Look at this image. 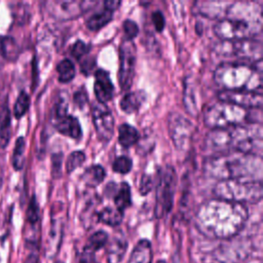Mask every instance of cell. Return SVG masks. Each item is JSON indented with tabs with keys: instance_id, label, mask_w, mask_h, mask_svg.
<instances>
[{
	"instance_id": "6da1fadb",
	"label": "cell",
	"mask_w": 263,
	"mask_h": 263,
	"mask_svg": "<svg viewBox=\"0 0 263 263\" xmlns=\"http://www.w3.org/2000/svg\"><path fill=\"white\" fill-rule=\"evenodd\" d=\"M249 217L245 204L220 198L202 202L195 215V225L200 233L211 238L227 239L235 236Z\"/></svg>"
},
{
	"instance_id": "7a4b0ae2",
	"label": "cell",
	"mask_w": 263,
	"mask_h": 263,
	"mask_svg": "<svg viewBox=\"0 0 263 263\" xmlns=\"http://www.w3.org/2000/svg\"><path fill=\"white\" fill-rule=\"evenodd\" d=\"M204 148L212 155L229 151L262 156V126L245 123L211 129L204 138Z\"/></svg>"
},
{
	"instance_id": "3957f363",
	"label": "cell",
	"mask_w": 263,
	"mask_h": 263,
	"mask_svg": "<svg viewBox=\"0 0 263 263\" xmlns=\"http://www.w3.org/2000/svg\"><path fill=\"white\" fill-rule=\"evenodd\" d=\"M204 171L218 181H262V158L229 151L210 156L204 162Z\"/></svg>"
},
{
	"instance_id": "277c9868",
	"label": "cell",
	"mask_w": 263,
	"mask_h": 263,
	"mask_svg": "<svg viewBox=\"0 0 263 263\" xmlns=\"http://www.w3.org/2000/svg\"><path fill=\"white\" fill-rule=\"evenodd\" d=\"M262 8L254 2H232L226 15L214 26L220 40L252 39L261 30Z\"/></svg>"
},
{
	"instance_id": "5b68a950",
	"label": "cell",
	"mask_w": 263,
	"mask_h": 263,
	"mask_svg": "<svg viewBox=\"0 0 263 263\" xmlns=\"http://www.w3.org/2000/svg\"><path fill=\"white\" fill-rule=\"evenodd\" d=\"M261 62H223L214 71V81L222 90L262 92Z\"/></svg>"
},
{
	"instance_id": "8992f818",
	"label": "cell",
	"mask_w": 263,
	"mask_h": 263,
	"mask_svg": "<svg viewBox=\"0 0 263 263\" xmlns=\"http://www.w3.org/2000/svg\"><path fill=\"white\" fill-rule=\"evenodd\" d=\"M204 124L210 128H224L245 123L261 124V109H246L231 103L219 101L206 108Z\"/></svg>"
},
{
	"instance_id": "52a82bcc",
	"label": "cell",
	"mask_w": 263,
	"mask_h": 263,
	"mask_svg": "<svg viewBox=\"0 0 263 263\" xmlns=\"http://www.w3.org/2000/svg\"><path fill=\"white\" fill-rule=\"evenodd\" d=\"M216 198L237 202L256 203L262 197V181H218L213 189Z\"/></svg>"
},
{
	"instance_id": "ba28073f",
	"label": "cell",
	"mask_w": 263,
	"mask_h": 263,
	"mask_svg": "<svg viewBox=\"0 0 263 263\" xmlns=\"http://www.w3.org/2000/svg\"><path fill=\"white\" fill-rule=\"evenodd\" d=\"M177 176L174 167L164 165L158 170L155 193V217L160 219L167 215L174 203Z\"/></svg>"
},
{
	"instance_id": "9c48e42d",
	"label": "cell",
	"mask_w": 263,
	"mask_h": 263,
	"mask_svg": "<svg viewBox=\"0 0 263 263\" xmlns=\"http://www.w3.org/2000/svg\"><path fill=\"white\" fill-rule=\"evenodd\" d=\"M216 53L238 59L239 62L256 63L262 61V44L254 39L220 40L214 45Z\"/></svg>"
},
{
	"instance_id": "30bf717a",
	"label": "cell",
	"mask_w": 263,
	"mask_h": 263,
	"mask_svg": "<svg viewBox=\"0 0 263 263\" xmlns=\"http://www.w3.org/2000/svg\"><path fill=\"white\" fill-rule=\"evenodd\" d=\"M137 49L133 40L123 39L119 46L118 81L122 90H128L133 84L136 68Z\"/></svg>"
},
{
	"instance_id": "8fae6325",
	"label": "cell",
	"mask_w": 263,
	"mask_h": 263,
	"mask_svg": "<svg viewBox=\"0 0 263 263\" xmlns=\"http://www.w3.org/2000/svg\"><path fill=\"white\" fill-rule=\"evenodd\" d=\"M168 130L174 145L182 151L190 148L194 126L185 116L179 113H171L168 116Z\"/></svg>"
},
{
	"instance_id": "7c38bea8",
	"label": "cell",
	"mask_w": 263,
	"mask_h": 263,
	"mask_svg": "<svg viewBox=\"0 0 263 263\" xmlns=\"http://www.w3.org/2000/svg\"><path fill=\"white\" fill-rule=\"evenodd\" d=\"M91 117L98 138L109 142L114 135V117L106 104L93 103L91 106Z\"/></svg>"
},
{
	"instance_id": "4fadbf2b",
	"label": "cell",
	"mask_w": 263,
	"mask_h": 263,
	"mask_svg": "<svg viewBox=\"0 0 263 263\" xmlns=\"http://www.w3.org/2000/svg\"><path fill=\"white\" fill-rule=\"evenodd\" d=\"M219 101L234 104L246 109H261L262 92L249 90H221L218 92Z\"/></svg>"
},
{
	"instance_id": "5bb4252c",
	"label": "cell",
	"mask_w": 263,
	"mask_h": 263,
	"mask_svg": "<svg viewBox=\"0 0 263 263\" xmlns=\"http://www.w3.org/2000/svg\"><path fill=\"white\" fill-rule=\"evenodd\" d=\"M96 2L90 1H51L47 3L51 15L60 20H68L81 15Z\"/></svg>"
},
{
	"instance_id": "9a60e30c",
	"label": "cell",
	"mask_w": 263,
	"mask_h": 263,
	"mask_svg": "<svg viewBox=\"0 0 263 263\" xmlns=\"http://www.w3.org/2000/svg\"><path fill=\"white\" fill-rule=\"evenodd\" d=\"M64 236V220L61 217H52L47 238L45 241L44 255L47 259L57 257Z\"/></svg>"
},
{
	"instance_id": "2e32d148",
	"label": "cell",
	"mask_w": 263,
	"mask_h": 263,
	"mask_svg": "<svg viewBox=\"0 0 263 263\" xmlns=\"http://www.w3.org/2000/svg\"><path fill=\"white\" fill-rule=\"evenodd\" d=\"M93 91L99 103L106 104L111 101L114 95V85L109 72L104 69H98L95 73Z\"/></svg>"
},
{
	"instance_id": "e0dca14e",
	"label": "cell",
	"mask_w": 263,
	"mask_h": 263,
	"mask_svg": "<svg viewBox=\"0 0 263 263\" xmlns=\"http://www.w3.org/2000/svg\"><path fill=\"white\" fill-rule=\"evenodd\" d=\"M51 119L54 127L60 134L76 141H79L81 139L82 128L79 123V120L75 116L71 114H66Z\"/></svg>"
},
{
	"instance_id": "ac0fdd59",
	"label": "cell",
	"mask_w": 263,
	"mask_h": 263,
	"mask_svg": "<svg viewBox=\"0 0 263 263\" xmlns=\"http://www.w3.org/2000/svg\"><path fill=\"white\" fill-rule=\"evenodd\" d=\"M231 3L226 1H200L195 3V9L197 13L203 16L221 20L226 15Z\"/></svg>"
},
{
	"instance_id": "d6986e66",
	"label": "cell",
	"mask_w": 263,
	"mask_h": 263,
	"mask_svg": "<svg viewBox=\"0 0 263 263\" xmlns=\"http://www.w3.org/2000/svg\"><path fill=\"white\" fill-rule=\"evenodd\" d=\"M127 250V240L123 234H115L108 239L106 254L108 263H120Z\"/></svg>"
},
{
	"instance_id": "ffe728a7",
	"label": "cell",
	"mask_w": 263,
	"mask_h": 263,
	"mask_svg": "<svg viewBox=\"0 0 263 263\" xmlns=\"http://www.w3.org/2000/svg\"><path fill=\"white\" fill-rule=\"evenodd\" d=\"M153 252L151 241L147 238L138 240L135 245L127 263H152Z\"/></svg>"
},
{
	"instance_id": "44dd1931",
	"label": "cell",
	"mask_w": 263,
	"mask_h": 263,
	"mask_svg": "<svg viewBox=\"0 0 263 263\" xmlns=\"http://www.w3.org/2000/svg\"><path fill=\"white\" fill-rule=\"evenodd\" d=\"M146 100V93L143 90L128 91L120 100V108L125 113L136 112Z\"/></svg>"
},
{
	"instance_id": "7402d4cb",
	"label": "cell",
	"mask_w": 263,
	"mask_h": 263,
	"mask_svg": "<svg viewBox=\"0 0 263 263\" xmlns=\"http://www.w3.org/2000/svg\"><path fill=\"white\" fill-rule=\"evenodd\" d=\"M97 220L111 227L121 224L123 220V212L115 206H105L97 213Z\"/></svg>"
},
{
	"instance_id": "603a6c76",
	"label": "cell",
	"mask_w": 263,
	"mask_h": 263,
	"mask_svg": "<svg viewBox=\"0 0 263 263\" xmlns=\"http://www.w3.org/2000/svg\"><path fill=\"white\" fill-rule=\"evenodd\" d=\"M106 177L105 168L100 164H93L88 166L81 176V181L90 188L97 187L101 184Z\"/></svg>"
},
{
	"instance_id": "cb8c5ba5",
	"label": "cell",
	"mask_w": 263,
	"mask_h": 263,
	"mask_svg": "<svg viewBox=\"0 0 263 263\" xmlns=\"http://www.w3.org/2000/svg\"><path fill=\"white\" fill-rule=\"evenodd\" d=\"M140 138V134L136 127L130 124L122 123L118 127V142L123 148L135 145Z\"/></svg>"
},
{
	"instance_id": "d4e9b609",
	"label": "cell",
	"mask_w": 263,
	"mask_h": 263,
	"mask_svg": "<svg viewBox=\"0 0 263 263\" xmlns=\"http://www.w3.org/2000/svg\"><path fill=\"white\" fill-rule=\"evenodd\" d=\"M113 17V11L107 9L104 7L103 10L96 12L91 16H89L86 21V27L90 31H99L103 27H105L107 24L111 22Z\"/></svg>"
},
{
	"instance_id": "484cf974",
	"label": "cell",
	"mask_w": 263,
	"mask_h": 263,
	"mask_svg": "<svg viewBox=\"0 0 263 263\" xmlns=\"http://www.w3.org/2000/svg\"><path fill=\"white\" fill-rule=\"evenodd\" d=\"M113 197L115 208L124 212L125 209L132 205V193L129 185L126 182H122L119 185V188L117 189L116 193H114Z\"/></svg>"
},
{
	"instance_id": "4316f807",
	"label": "cell",
	"mask_w": 263,
	"mask_h": 263,
	"mask_svg": "<svg viewBox=\"0 0 263 263\" xmlns=\"http://www.w3.org/2000/svg\"><path fill=\"white\" fill-rule=\"evenodd\" d=\"M57 71L59 73L58 79L62 83H68L75 77V66L69 59L62 60L57 65Z\"/></svg>"
},
{
	"instance_id": "83f0119b",
	"label": "cell",
	"mask_w": 263,
	"mask_h": 263,
	"mask_svg": "<svg viewBox=\"0 0 263 263\" xmlns=\"http://www.w3.org/2000/svg\"><path fill=\"white\" fill-rule=\"evenodd\" d=\"M108 239H109V235L106 231L98 230V231H95L88 237V239L86 241V245L83 248L96 253L97 251L106 247V245L108 242Z\"/></svg>"
},
{
	"instance_id": "f1b7e54d",
	"label": "cell",
	"mask_w": 263,
	"mask_h": 263,
	"mask_svg": "<svg viewBox=\"0 0 263 263\" xmlns=\"http://www.w3.org/2000/svg\"><path fill=\"white\" fill-rule=\"evenodd\" d=\"M25 139L23 137H18L15 141L13 152H12V157H11V162L12 166L14 170L18 171L22 170L25 163Z\"/></svg>"
},
{
	"instance_id": "f546056e",
	"label": "cell",
	"mask_w": 263,
	"mask_h": 263,
	"mask_svg": "<svg viewBox=\"0 0 263 263\" xmlns=\"http://www.w3.org/2000/svg\"><path fill=\"white\" fill-rule=\"evenodd\" d=\"M29 107H30V97L25 90H22L14 102V106H13L14 117L21 118L22 116H24L28 111Z\"/></svg>"
},
{
	"instance_id": "4dcf8cb0",
	"label": "cell",
	"mask_w": 263,
	"mask_h": 263,
	"mask_svg": "<svg viewBox=\"0 0 263 263\" xmlns=\"http://www.w3.org/2000/svg\"><path fill=\"white\" fill-rule=\"evenodd\" d=\"M85 161V154L82 151H73L67 158L66 171L68 174L78 168Z\"/></svg>"
},
{
	"instance_id": "1f68e13d",
	"label": "cell",
	"mask_w": 263,
	"mask_h": 263,
	"mask_svg": "<svg viewBox=\"0 0 263 263\" xmlns=\"http://www.w3.org/2000/svg\"><path fill=\"white\" fill-rule=\"evenodd\" d=\"M1 51L6 59L8 60L15 59L18 50H17V46L14 39L10 37H4L1 41Z\"/></svg>"
},
{
	"instance_id": "d6a6232c",
	"label": "cell",
	"mask_w": 263,
	"mask_h": 263,
	"mask_svg": "<svg viewBox=\"0 0 263 263\" xmlns=\"http://www.w3.org/2000/svg\"><path fill=\"white\" fill-rule=\"evenodd\" d=\"M133 167V161L129 157L121 155L115 158L112 164V168L115 173L118 174H127Z\"/></svg>"
},
{
	"instance_id": "836d02e7",
	"label": "cell",
	"mask_w": 263,
	"mask_h": 263,
	"mask_svg": "<svg viewBox=\"0 0 263 263\" xmlns=\"http://www.w3.org/2000/svg\"><path fill=\"white\" fill-rule=\"evenodd\" d=\"M39 219H40V215H39L38 202L35 196L33 195L30 199L28 210H27V221L31 226H35L39 222Z\"/></svg>"
},
{
	"instance_id": "e575fe53",
	"label": "cell",
	"mask_w": 263,
	"mask_h": 263,
	"mask_svg": "<svg viewBox=\"0 0 263 263\" xmlns=\"http://www.w3.org/2000/svg\"><path fill=\"white\" fill-rule=\"evenodd\" d=\"M185 90H184V103L186 106V109L188 112H190L193 116H195L196 114V101L194 99V95H193V90L191 85L186 82L185 83Z\"/></svg>"
},
{
	"instance_id": "d590c367",
	"label": "cell",
	"mask_w": 263,
	"mask_h": 263,
	"mask_svg": "<svg viewBox=\"0 0 263 263\" xmlns=\"http://www.w3.org/2000/svg\"><path fill=\"white\" fill-rule=\"evenodd\" d=\"M90 51V45L85 43L83 40H77L71 49V54L77 59L78 61H80L81 59H83L86 54H88V52Z\"/></svg>"
},
{
	"instance_id": "8d00e7d4",
	"label": "cell",
	"mask_w": 263,
	"mask_h": 263,
	"mask_svg": "<svg viewBox=\"0 0 263 263\" xmlns=\"http://www.w3.org/2000/svg\"><path fill=\"white\" fill-rule=\"evenodd\" d=\"M122 28L125 34V38L124 39H128V40H133L139 33V27L137 25L136 22H134L133 20H125L122 24Z\"/></svg>"
},
{
	"instance_id": "74e56055",
	"label": "cell",
	"mask_w": 263,
	"mask_h": 263,
	"mask_svg": "<svg viewBox=\"0 0 263 263\" xmlns=\"http://www.w3.org/2000/svg\"><path fill=\"white\" fill-rule=\"evenodd\" d=\"M153 187V180L150 175L143 174L140 180V185H139V192L142 195H146L148 192L151 191Z\"/></svg>"
},
{
	"instance_id": "f35d334b",
	"label": "cell",
	"mask_w": 263,
	"mask_h": 263,
	"mask_svg": "<svg viewBox=\"0 0 263 263\" xmlns=\"http://www.w3.org/2000/svg\"><path fill=\"white\" fill-rule=\"evenodd\" d=\"M10 130H11L10 117H9V114H7V116L5 117V119L3 120V122L0 126V139H1V141L5 142V144L9 141Z\"/></svg>"
},
{
	"instance_id": "ab89813d",
	"label": "cell",
	"mask_w": 263,
	"mask_h": 263,
	"mask_svg": "<svg viewBox=\"0 0 263 263\" xmlns=\"http://www.w3.org/2000/svg\"><path fill=\"white\" fill-rule=\"evenodd\" d=\"M78 263H100V261H98L95 252H91V251L83 248L82 252L79 256Z\"/></svg>"
},
{
	"instance_id": "60d3db41",
	"label": "cell",
	"mask_w": 263,
	"mask_h": 263,
	"mask_svg": "<svg viewBox=\"0 0 263 263\" xmlns=\"http://www.w3.org/2000/svg\"><path fill=\"white\" fill-rule=\"evenodd\" d=\"M152 23L156 29V31L161 32L164 28L165 25V20L164 16L162 14V12L160 10H155L152 12Z\"/></svg>"
},
{
	"instance_id": "b9f144b4",
	"label": "cell",
	"mask_w": 263,
	"mask_h": 263,
	"mask_svg": "<svg viewBox=\"0 0 263 263\" xmlns=\"http://www.w3.org/2000/svg\"><path fill=\"white\" fill-rule=\"evenodd\" d=\"M74 103L76 106H78L80 109L84 108V106L88 103V96L85 91L84 88H81L79 90H77L74 93Z\"/></svg>"
},
{
	"instance_id": "7bdbcfd3",
	"label": "cell",
	"mask_w": 263,
	"mask_h": 263,
	"mask_svg": "<svg viewBox=\"0 0 263 263\" xmlns=\"http://www.w3.org/2000/svg\"><path fill=\"white\" fill-rule=\"evenodd\" d=\"M62 156L63 155L61 153L52 155V175L54 177H57V174H58V176H60V174H61Z\"/></svg>"
},
{
	"instance_id": "ee69618b",
	"label": "cell",
	"mask_w": 263,
	"mask_h": 263,
	"mask_svg": "<svg viewBox=\"0 0 263 263\" xmlns=\"http://www.w3.org/2000/svg\"><path fill=\"white\" fill-rule=\"evenodd\" d=\"M24 263H40V262H39L38 250H36V249H30V252H29V254L27 255L26 259L24 260Z\"/></svg>"
},
{
	"instance_id": "f6af8a7d",
	"label": "cell",
	"mask_w": 263,
	"mask_h": 263,
	"mask_svg": "<svg viewBox=\"0 0 263 263\" xmlns=\"http://www.w3.org/2000/svg\"><path fill=\"white\" fill-rule=\"evenodd\" d=\"M120 4H121V1H118V0H107L104 2L105 8H107L111 11H114L115 9H117Z\"/></svg>"
},
{
	"instance_id": "bcb514c9",
	"label": "cell",
	"mask_w": 263,
	"mask_h": 263,
	"mask_svg": "<svg viewBox=\"0 0 263 263\" xmlns=\"http://www.w3.org/2000/svg\"><path fill=\"white\" fill-rule=\"evenodd\" d=\"M156 263H166V261H164V260H162V259H159Z\"/></svg>"
},
{
	"instance_id": "7dc6e473",
	"label": "cell",
	"mask_w": 263,
	"mask_h": 263,
	"mask_svg": "<svg viewBox=\"0 0 263 263\" xmlns=\"http://www.w3.org/2000/svg\"><path fill=\"white\" fill-rule=\"evenodd\" d=\"M54 263H64V261H62V260H57Z\"/></svg>"
}]
</instances>
